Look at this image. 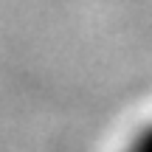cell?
<instances>
[{
    "instance_id": "1",
    "label": "cell",
    "mask_w": 152,
    "mask_h": 152,
    "mask_svg": "<svg viewBox=\"0 0 152 152\" xmlns=\"http://www.w3.org/2000/svg\"><path fill=\"white\" fill-rule=\"evenodd\" d=\"M127 152H152V124L130 144V149H127Z\"/></svg>"
}]
</instances>
